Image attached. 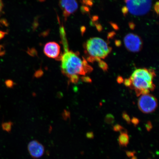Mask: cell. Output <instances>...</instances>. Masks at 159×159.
Here are the masks:
<instances>
[{
  "label": "cell",
  "mask_w": 159,
  "mask_h": 159,
  "mask_svg": "<svg viewBox=\"0 0 159 159\" xmlns=\"http://www.w3.org/2000/svg\"><path fill=\"white\" fill-rule=\"evenodd\" d=\"M60 30L64 48V53L61 55L60 59L63 74L69 79L74 75H84L91 72L93 68L86 60L81 59L79 53L69 50L64 28L61 27Z\"/></svg>",
  "instance_id": "obj_1"
},
{
  "label": "cell",
  "mask_w": 159,
  "mask_h": 159,
  "mask_svg": "<svg viewBox=\"0 0 159 159\" xmlns=\"http://www.w3.org/2000/svg\"><path fill=\"white\" fill-rule=\"evenodd\" d=\"M85 50L89 56L88 61H99L109 54L111 48L104 39L94 37L87 41L85 43Z\"/></svg>",
  "instance_id": "obj_2"
},
{
  "label": "cell",
  "mask_w": 159,
  "mask_h": 159,
  "mask_svg": "<svg viewBox=\"0 0 159 159\" xmlns=\"http://www.w3.org/2000/svg\"><path fill=\"white\" fill-rule=\"evenodd\" d=\"M126 9L131 14L142 16L150 11L152 0H124Z\"/></svg>",
  "instance_id": "obj_3"
},
{
  "label": "cell",
  "mask_w": 159,
  "mask_h": 159,
  "mask_svg": "<svg viewBox=\"0 0 159 159\" xmlns=\"http://www.w3.org/2000/svg\"><path fill=\"white\" fill-rule=\"evenodd\" d=\"M138 106L140 110L145 114L154 112L158 106V101L153 95L150 94L141 95L139 98Z\"/></svg>",
  "instance_id": "obj_4"
},
{
  "label": "cell",
  "mask_w": 159,
  "mask_h": 159,
  "mask_svg": "<svg viewBox=\"0 0 159 159\" xmlns=\"http://www.w3.org/2000/svg\"><path fill=\"white\" fill-rule=\"evenodd\" d=\"M124 41L127 49L132 52H138L142 49V40L138 35L134 34H127L124 38Z\"/></svg>",
  "instance_id": "obj_5"
},
{
  "label": "cell",
  "mask_w": 159,
  "mask_h": 159,
  "mask_svg": "<svg viewBox=\"0 0 159 159\" xmlns=\"http://www.w3.org/2000/svg\"><path fill=\"white\" fill-rule=\"evenodd\" d=\"M27 150L30 156L35 159H39L43 157L45 150L44 146L36 140H33L29 143Z\"/></svg>",
  "instance_id": "obj_6"
},
{
  "label": "cell",
  "mask_w": 159,
  "mask_h": 159,
  "mask_svg": "<svg viewBox=\"0 0 159 159\" xmlns=\"http://www.w3.org/2000/svg\"><path fill=\"white\" fill-rule=\"evenodd\" d=\"M59 6L65 19L76 11L78 7L76 0H60Z\"/></svg>",
  "instance_id": "obj_7"
},
{
  "label": "cell",
  "mask_w": 159,
  "mask_h": 159,
  "mask_svg": "<svg viewBox=\"0 0 159 159\" xmlns=\"http://www.w3.org/2000/svg\"><path fill=\"white\" fill-rule=\"evenodd\" d=\"M130 79L132 81V85L130 88L134 89L135 90H142L148 89L153 91L156 86L153 83H150L140 77L131 76Z\"/></svg>",
  "instance_id": "obj_8"
},
{
  "label": "cell",
  "mask_w": 159,
  "mask_h": 159,
  "mask_svg": "<svg viewBox=\"0 0 159 159\" xmlns=\"http://www.w3.org/2000/svg\"><path fill=\"white\" fill-rule=\"evenodd\" d=\"M45 54L49 58L60 59L61 47L55 42H50L46 44L43 49Z\"/></svg>",
  "instance_id": "obj_9"
},
{
  "label": "cell",
  "mask_w": 159,
  "mask_h": 159,
  "mask_svg": "<svg viewBox=\"0 0 159 159\" xmlns=\"http://www.w3.org/2000/svg\"><path fill=\"white\" fill-rule=\"evenodd\" d=\"M156 76L153 69L146 68L136 69L131 75V76L140 77L150 83H153V80Z\"/></svg>",
  "instance_id": "obj_10"
},
{
  "label": "cell",
  "mask_w": 159,
  "mask_h": 159,
  "mask_svg": "<svg viewBox=\"0 0 159 159\" xmlns=\"http://www.w3.org/2000/svg\"><path fill=\"white\" fill-rule=\"evenodd\" d=\"M118 143L121 147H126L129 142V137L126 131H122L118 139Z\"/></svg>",
  "instance_id": "obj_11"
},
{
  "label": "cell",
  "mask_w": 159,
  "mask_h": 159,
  "mask_svg": "<svg viewBox=\"0 0 159 159\" xmlns=\"http://www.w3.org/2000/svg\"><path fill=\"white\" fill-rule=\"evenodd\" d=\"M3 130H5L7 132H9L11 131L12 128V123L8 122L4 123L2 125Z\"/></svg>",
  "instance_id": "obj_12"
},
{
  "label": "cell",
  "mask_w": 159,
  "mask_h": 159,
  "mask_svg": "<svg viewBox=\"0 0 159 159\" xmlns=\"http://www.w3.org/2000/svg\"><path fill=\"white\" fill-rule=\"evenodd\" d=\"M114 118L111 114H108L107 115L105 118V121L107 124H111L114 122Z\"/></svg>",
  "instance_id": "obj_13"
},
{
  "label": "cell",
  "mask_w": 159,
  "mask_h": 159,
  "mask_svg": "<svg viewBox=\"0 0 159 159\" xmlns=\"http://www.w3.org/2000/svg\"><path fill=\"white\" fill-rule=\"evenodd\" d=\"M99 66V67L101 69H102L103 70L106 71L108 69V65H107L106 63H105L104 61L100 60L98 61Z\"/></svg>",
  "instance_id": "obj_14"
},
{
  "label": "cell",
  "mask_w": 159,
  "mask_h": 159,
  "mask_svg": "<svg viewBox=\"0 0 159 159\" xmlns=\"http://www.w3.org/2000/svg\"><path fill=\"white\" fill-rule=\"evenodd\" d=\"M122 117L124 120L126 121L128 124H130L131 122V119L129 115L126 112H124L122 114Z\"/></svg>",
  "instance_id": "obj_15"
},
{
  "label": "cell",
  "mask_w": 159,
  "mask_h": 159,
  "mask_svg": "<svg viewBox=\"0 0 159 159\" xmlns=\"http://www.w3.org/2000/svg\"><path fill=\"white\" fill-rule=\"evenodd\" d=\"M113 129L115 132H120V131L122 132V131L124 130V128H123V127L121 126L120 125L116 124L113 127Z\"/></svg>",
  "instance_id": "obj_16"
},
{
  "label": "cell",
  "mask_w": 159,
  "mask_h": 159,
  "mask_svg": "<svg viewBox=\"0 0 159 159\" xmlns=\"http://www.w3.org/2000/svg\"><path fill=\"white\" fill-rule=\"evenodd\" d=\"M124 83L127 87H130L132 85V81L130 78L124 80Z\"/></svg>",
  "instance_id": "obj_17"
},
{
  "label": "cell",
  "mask_w": 159,
  "mask_h": 159,
  "mask_svg": "<svg viewBox=\"0 0 159 159\" xmlns=\"http://www.w3.org/2000/svg\"><path fill=\"white\" fill-rule=\"evenodd\" d=\"M145 127H146L147 131L148 132H150L152 130L153 127L152 122H150V121H148L146 125H145Z\"/></svg>",
  "instance_id": "obj_18"
},
{
  "label": "cell",
  "mask_w": 159,
  "mask_h": 159,
  "mask_svg": "<svg viewBox=\"0 0 159 159\" xmlns=\"http://www.w3.org/2000/svg\"><path fill=\"white\" fill-rule=\"evenodd\" d=\"M126 154L127 157L129 158H132L136 154V152L135 151H126Z\"/></svg>",
  "instance_id": "obj_19"
},
{
  "label": "cell",
  "mask_w": 159,
  "mask_h": 159,
  "mask_svg": "<svg viewBox=\"0 0 159 159\" xmlns=\"http://www.w3.org/2000/svg\"><path fill=\"white\" fill-rule=\"evenodd\" d=\"M81 79L85 83H91L92 82V80L89 77L83 76L81 78Z\"/></svg>",
  "instance_id": "obj_20"
},
{
  "label": "cell",
  "mask_w": 159,
  "mask_h": 159,
  "mask_svg": "<svg viewBox=\"0 0 159 159\" xmlns=\"http://www.w3.org/2000/svg\"><path fill=\"white\" fill-rule=\"evenodd\" d=\"M131 122L134 124L135 126H136L139 124V120L138 118L134 117L132 119H131Z\"/></svg>",
  "instance_id": "obj_21"
},
{
  "label": "cell",
  "mask_w": 159,
  "mask_h": 159,
  "mask_svg": "<svg viewBox=\"0 0 159 159\" xmlns=\"http://www.w3.org/2000/svg\"><path fill=\"white\" fill-rule=\"evenodd\" d=\"M43 75V71L41 70H39L36 71L34 75L35 77H37V78H39V77L42 76Z\"/></svg>",
  "instance_id": "obj_22"
},
{
  "label": "cell",
  "mask_w": 159,
  "mask_h": 159,
  "mask_svg": "<svg viewBox=\"0 0 159 159\" xmlns=\"http://www.w3.org/2000/svg\"><path fill=\"white\" fill-rule=\"evenodd\" d=\"M87 138L89 139H93L94 138V134L93 132H89L86 134Z\"/></svg>",
  "instance_id": "obj_23"
},
{
  "label": "cell",
  "mask_w": 159,
  "mask_h": 159,
  "mask_svg": "<svg viewBox=\"0 0 159 159\" xmlns=\"http://www.w3.org/2000/svg\"><path fill=\"white\" fill-rule=\"evenodd\" d=\"M116 80L117 82L119 84H121V83H124V79H123L122 77L118 76L117 77Z\"/></svg>",
  "instance_id": "obj_24"
},
{
  "label": "cell",
  "mask_w": 159,
  "mask_h": 159,
  "mask_svg": "<svg viewBox=\"0 0 159 159\" xmlns=\"http://www.w3.org/2000/svg\"><path fill=\"white\" fill-rule=\"evenodd\" d=\"M6 84H7V85L8 87H11L13 86V81L11 80H8L7 81Z\"/></svg>",
  "instance_id": "obj_25"
},
{
  "label": "cell",
  "mask_w": 159,
  "mask_h": 159,
  "mask_svg": "<svg viewBox=\"0 0 159 159\" xmlns=\"http://www.w3.org/2000/svg\"><path fill=\"white\" fill-rule=\"evenodd\" d=\"M6 33L2 31H0V40L3 39Z\"/></svg>",
  "instance_id": "obj_26"
},
{
  "label": "cell",
  "mask_w": 159,
  "mask_h": 159,
  "mask_svg": "<svg viewBox=\"0 0 159 159\" xmlns=\"http://www.w3.org/2000/svg\"><path fill=\"white\" fill-rule=\"evenodd\" d=\"M3 7V2L2 1V0H0V15H1V13L2 11V10Z\"/></svg>",
  "instance_id": "obj_27"
},
{
  "label": "cell",
  "mask_w": 159,
  "mask_h": 159,
  "mask_svg": "<svg viewBox=\"0 0 159 159\" xmlns=\"http://www.w3.org/2000/svg\"><path fill=\"white\" fill-rule=\"evenodd\" d=\"M131 159H138V158L134 156V157H132L131 158Z\"/></svg>",
  "instance_id": "obj_28"
},
{
  "label": "cell",
  "mask_w": 159,
  "mask_h": 159,
  "mask_svg": "<svg viewBox=\"0 0 159 159\" xmlns=\"http://www.w3.org/2000/svg\"></svg>",
  "instance_id": "obj_29"
}]
</instances>
